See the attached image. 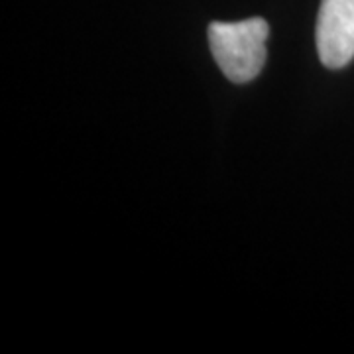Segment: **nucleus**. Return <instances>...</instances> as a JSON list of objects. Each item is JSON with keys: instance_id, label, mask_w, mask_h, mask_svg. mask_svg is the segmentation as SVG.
<instances>
[{"instance_id": "nucleus-1", "label": "nucleus", "mask_w": 354, "mask_h": 354, "mask_svg": "<svg viewBox=\"0 0 354 354\" xmlns=\"http://www.w3.org/2000/svg\"><path fill=\"white\" fill-rule=\"evenodd\" d=\"M268 34L270 26L264 18L209 26L211 53L232 83H248L260 75L266 64Z\"/></svg>"}, {"instance_id": "nucleus-2", "label": "nucleus", "mask_w": 354, "mask_h": 354, "mask_svg": "<svg viewBox=\"0 0 354 354\" xmlns=\"http://www.w3.org/2000/svg\"><path fill=\"white\" fill-rule=\"evenodd\" d=\"M317 51L329 69H341L354 57V0H321L317 16Z\"/></svg>"}]
</instances>
